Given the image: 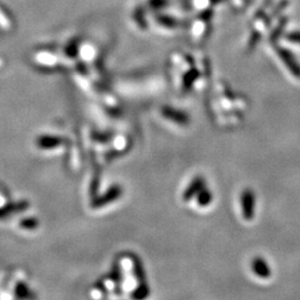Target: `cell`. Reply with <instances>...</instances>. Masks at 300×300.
I'll list each match as a JSON object with an SVG mask.
<instances>
[{"label":"cell","instance_id":"6da1fadb","mask_svg":"<svg viewBox=\"0 0 300 300\" xmlns=\"http://www.w3.org/2000/svg\"><path fill=\"white\" fill-rule=\"evenodd\" d=\"M184 26L181 18L166 10L150 13V27L161 34H173Z\"/></svg>","mask_w":300,"mask_h":300},{"label":"cell","instance_id":"7a4b0ae2","mask_svg":"<svg viewBox=\"0 0 300 300\" xmlns=\"http://www.w3.org/2000/svg\"><path fill=\"white\" fill-rule=\"evenodd\" d=\"M214 13H198L189 23V34L193 40L204 41L210 36L213 30Z\"/></svg>","mask_w":300,"mask_h":300},{"label":"cell","instance_id":"3957f363","mask_svg":"<svg viewBox=\"0 0 300 300\" xmlns=\"http://www.w3.org/2000/svg\"><path fill=\"white\" fill-rule=\"evenodd\" d=\"M129 19L131 25L139 31H147L150 28V13L142 1L133 4L130 9Z\"/></svg>","mask_w":300,"mask_h":300},{"label":"cell","instance_id":"277c9868","mask_svg":"<svg viewBox=\"0 0 300 300\" xmlns=\"http://www.w3.org/2000/svg\"><path fill=\"white\" fill-rule=\"evenodd\" d=\"M270 44L275 46L276 55L278 56L280 62L285 65V67L287 68L288 72L292 74L295 78L300 79V64L297 58L295 57V55L289 49L277 45V43Z\"/></svg>","mask_w":300,"mask_h":300},{"label":"cell","instance_id":"5b68a950","mask_svg":"<svg viewBox=\"0 0 300 300\" xmlns=\"http://www.w3.org/2000/svg\"><path fill=\"white\" fill-rule=\"evenodd\" d=\"M241 203V212L243 218L246 220H251L255 217V208H256V196L251 189H245L242 191L240 197Z\"/></svg>","mask_w":300,"mask_h":300},{"label":"cell","instance_id":"8992f818","mask_svg":"<svg viewBox=\"0 0 300 300\" xmlns=\"http://www.w3.org/2000/svg\"><path fill=\"white\" fill-rule=\"evenodd\" d=\"M251 269L254 274L261 279H268L271 276V269L264 258L257 257L251 262Z\"/></svg>","mask_w":300,"mask_h":300},{"label":"cell","instance_id":"52a82bcc","mask_svg":"<svg viewBox=\"0 0 300 300\" xmlns=\"http://www.w3.org/2000/svg\"><path fill=\"white\" fill-rule=\"evenodd\" d=\"M15 27V20L8 9L0 2V29L3 31H10Z\"/></svg>","mask_w":300,"mask_h":300},{"label":"cell","instance_id":"ba28073f","mask_svg":"<svg viewBox=\"0 0 300 300\" xmlns=\"http://www.w3.org/2000/svg\"><path fill=\"white\" fill-rule=\"evenodd\" d=\"M142 2L149 13L166 10L170 6V0H144Z\"/></svg>","mask_w":300,"mask_h":300},{"label":"cell","instance_id":"9c48e42d","mask_svg":"<svg viewBox=\"0 0 300 300\" xmlns=\"http://www.w3.org/2000/svg\"><path fill=\"white\" fill-rule=\"evenodd\" d=\"M204 188H205V180H204V178H200V177L196 178V179L193 180V182H191L190 186L185 191L184 198L186 200H189L191 198H194V196L198 195Z\"/></svg>","mask_w":300,"mask_h":300},{"label":"cell","instance_id":"30bf717a","mask_svg":"<svg viewBox=\"0 0 300 300\" xmlns=\"http://www.w3.org/2000/svg\"><path fill=\"white\" fill-rule=\"evenodd\" d=\"M197 201H198V205L201 206V207H206V206L210 205V203L213 201V194L208 189L204 188L197 195Z\"/></svg>","mask_w":300,"mask_h":300},{"label":"cell","instance_id":"8fae6325","mask_svg":"<svg viewBox=\"0 0 300 300\" xmlns=\"http://www.w3.org/2000/svg\"><path fill=\"white\" fill-rule=\"evenodd\" d=\"M281 38L289 41L290 44L300 46V30H293V31H284Z\"/></svg>","mask_w":300,"mask_h":300}]
</instances>
